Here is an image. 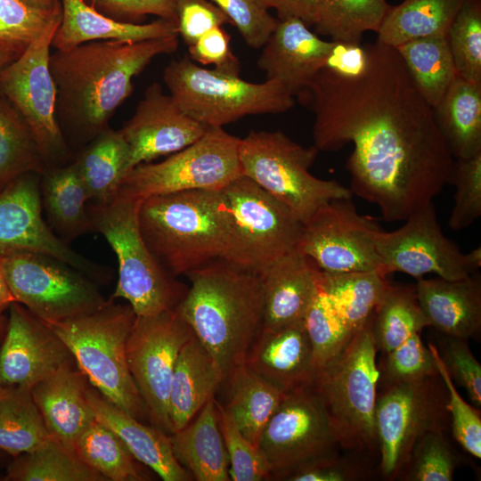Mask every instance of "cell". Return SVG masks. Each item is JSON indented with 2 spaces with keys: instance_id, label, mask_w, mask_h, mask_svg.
Returning a JSON list of instances; mask_svg holds the SVG:
<instances>
[{
  "instance_id": "cell-1",
  "label": "cell",
  "mask_w": 481,
  "mask_h": 481,
  "mask_svg": "<svg viewBox=\"0 0 481 481\" xmlns=\"http://www.w3.org/2000/svg\"><path fill=\"white\" fill-rule=\"evenodd\" d=\"M363 46L361 74L324 66L300 92L314 115V145L335 151L353 143L349 189L385 221L404 222L449 184L454 159L396 48L377 40Z\"/></svg>"
},
{
  "instance_id": "cell-2",
  "label": "cell",
  "mask_w": 481,
  "mask_h": 481,
  "mask_svg": "<svg viewBox=\"0 0 481 481\" xmlns=\"http://www.w3.org/2000/svg\"><path fill=\"white\" fill-rule=\"evenodd\" d=\"M178 44L177 35L137 42L110 39L51 53L56 117L69 148L86 146L109 127L133 93L134 77L154 58L176 51Z\"/></svg>"
},
{
  "instance_id": "cell-3",
  "label": "cell",
  "mask_w": 481,
  "mask_h": 481,
  "mask_svg": "<svg viewBox=\"0 0 481 481\" xmlns=\"http://www.w3.org/2000/svg\"><path fill=\"white\" fill-rule=\"evenodd\" d=\"M191 288L176 306L224 376L243 364L263 327L264 303L258 274L216 259L186 274Z\"/></svg>"
},
{
  "instance_id": "cell-4",
  "label": "cell",
  "mask_w": 481,
  "mask_h": 481,
  "mask_svg": "<svg viewBox=\"0 0 481 481\" xmlns=\"http://www.w3.org/2000/svg\"><path fill=\"white\" fill-rule=\"evenodd\" d=\"M142 235L170 275L225 259L229 219L221 190H190L143 200L138 212Z\"/></svg>"
},
{
  "instance_id": "cell-5",
  "label": "cell",
  "mask_w": 481,
  "mask_h": 481,
  "mask_svg": "<svg viewBox=\"0 0 481 481\" xmlns=\"http://www.w3.org/2000/svg\"><path fill=\"white\" fill-rule=\"evenodd\" d=\"M135 317L128 303L116 304L109 298L92 313L45 323L64 342L90 384L114 405L140 420L148 416V412L126 359V342Z\"/></svg>"
},
{
  "instance_id": "cell-6",
  "label": "cell",
  "mask_w": 481,
  "mask_h": 481,
  "mask_svg": "<svg viewBox=\"0 0 481 481\" xmlns=\"http://www.w3.org/2000/svg\"><path fill=\"white\" fill-rule=\"evenodd\" d=\"M143 200L116 194L87 206L94 231L107 240L118 263V280L110 298H124L136 316H152L175 308L186 290L159 263L140 230Z\"/></svg>"
},
{
  "instance_id": "cell-7",
  "label": "cell",
  "mask_w": 481,
  "mask_h": 481,
  "mask_svg": "<svg viewBox=\"0 0 481 481\" xmlns=\"http://www.w3.org/2000/svg\"><path fill=\"white\" fill-rule=\"evenodd\" d=\"M371 321L372 317L340 353L317 370L313 384L338 432L340 447L360 453L378 449L374 411L379 371Z\"/></svg>"
},
{
  "instance_id": "cell-8",
  "label": "cell",
  "mask_w": 481,
  "mask_h": 481,
  "mask_svg": "<svg viewBox=\"0 0 481 481\" xmlns=\"http://www.w3.org/2000/svg\"><path fill=\"white\" fill-rule=\"evenodd\" d=\"M163 80L180 108L208 127H223L245 116L277 114L294 104V94L274 80L251 83L209 69L188 55L165 68Z\"/></svg>"
},
{
  "instance_id": "cell-9",
  "label": "cell",
  "mask_w": 481,
  "mask_h": 481,
  "mask_svg": "<svg viewBox=\"0 0 481 481\" xmlns=\"http://www.w3.org/2000/svg\"><path fill=\"white\" fill-rule=\"evenodd\" d=\"M318 152L314 145L302 146L279 130L250 131L239 143L242 175L286 205L303 224L330 200L353 197L338 181L309 172Z\"/></svg>"
},
{
  "instance_id": "cell-10",
  "label": "cell",
  "mask_w": 481,
  "mask_h": 481,
  "mask_svg": "<svg viewBox=\"0 0 481 481\" xmlns=\"http://www.w3.org/2000/svg\"><path fill=\"white\" fill-rule=\"evenodd\" d=\"M221 191L229 219L224 260L257 273L297 248L303 224L257 183L241 175Z\"/></svg>"
},
{
  "instance_id": "cell-11",
  "label": "cell",
  "mask_w": 481,
  "mask_h": 481,
  "mask_svg": "<svg viewBox=\"0 0 481 481\" xmlns=\"http://www.w3.org/2000/svg\"><path fill=\"white\" fill-rule=\"evenodd\" d=\"M4 274L16 302L44 322L92 313L107 300L97 282L52 256L0 247Z\"/></svg>"
},
{
  "instance_id": "cell-12",
  "label": "cell",
  "mask_w": 481,
  "mask_h": 481,
  "mask_svg": "<svg viewBox=\"0 0 481 481\" xmlns=\"http://www.w3.org/2000/svg\"><path fill=\"white\" fill-rule=\"evenodd\" d=\"M240 138L223 127L204 135L158 163H141L125 176L117 194L143 200L190 190H221L241 175Z\"/></svg>"
},
{
  "instance_id": "cell-13",
  "label": "cell",
  "mask_w": 481,
  "mask_h": 481,
  "mask_svg": "<svg viewBox=\"0 0 481 481\" xmlns=\"http://www.w3.org/2000/svg\"><path fill=\"white\" fill-rule=\"evenodd\" d=\"M61 20L50 25L0 71V94L29 126L48 168L74 159L57 120V92L49 64L52 39Z\"/></svg>"
},
{
  "instance_id": "cell-14",
  "label": "cell",
  "mask_w": 481,
  "mask_h": 481,
  "mask_svg": "<svg viewBox=\"0 0 481 481\" xmlns=\"http://www.w3.org/2000/svg\"><path fill=\"white\" fill-rule=\"evenodd\" d=\"M436 376L387 383L377 395L374 424L384 478L399 476L425 433L444 428L447 399L434 381Z\"/></svg>"
},
{
  "instance_id": "cell-15",
  "label": "cell",
  "mask_w": 481,
  "mask_h": 481,
  "mask_svg": "<svg viewBox=\"0 0 481 481\" xmlns=\"http://www.w3.org/2000/svg\"><path fill=\"white\" fill-rule=\"evenodd\" d=\"M338 447V432L313 385L286 394L258 441L271 477L277 479L310 461L337 454Z\"/></svg>"
},
{
  "instance_id": "cell-16",
  "label": "cell",
  "mask_w": 481,
  "mask_h": 481,
  "mask_svg": "<svg viewBox=\"0 0 481 481\" xmlns=\"http://www.w3.org/2000/svg\"><path fill=\"white\" fill-rule=\"evenodd\" d=\"M193 335L177 307L136 316L126 342L129 371L155 427L171 434L170 383L183 346Z\"/></svg>"
},
{
  "instance_id": "cell-17",
  "label": "cell",
  "mask_w": 481,
  "mask_h": 481,
  "mask_svg": "<svg viewBox=\"0 0 481 481\" xmlns=\"http://www.w3.org/2000/svg\"><path fill=\"white\" fill-rule=\"evenodd\" d=\"M380 230L374 218L359 214L352 198L334 199L303 224L296 249L324 272L382 273L376 249Z\"/></svg>"
},
{
  "instance_id": "cell-18",
  "label": "cell",
  "mask_w": 481,
  "mask_h": 481,
  "mask_svg": "<svg viewBox=\"0 0 481 481\" xmlns=\"http://www.w3.org/2000/svg\"><path fill=\"white\" fill-rule=\"evenodd\" d=\"M392 232L380 230L376 249L387 276L395 272L416 279L427 273L448 281L473 273L457 244L443 232L433 202L418 209Z\"/></svg>"
},
{
  "instance_id": "cell-19",
  "label": "cell",
  "mask_w": 481,
  "mask_h": 481,
  "mask_svg": "<svg viewBox=\"0 0 481 481\" xmlns=\"http://www.w3.org/2000/svg\"><path fill=\"white\" fill-rule=\"evenodd\" d=\"M41 175L24 174L0 192V247L27 249L58 258L95 282L111 279V270L75 251L43 217Z\"/></svg>"
},
{
  "instance_id": "cell-20",
  "label": "cell",
  "mask_w": 481,
  "mask_h": 481,
  "mask_svg": "<svg viewBox=\"0 0 481 481\" xmlns=\"http://www.w3.org/2000/svg\"><path fill=\"white\" fill-rule=\"evenodd\" d=\"M0 342V386H27L74 363L64 342L24 306L13 302ZM76 363V362H75Z\"/></svg>"
},
{
  "instance_id": "cell-21",
  "label": "cell",
  "mask_w": 481,
  "mask_h": 481,
  "mask_svg": "<svg viewBox=\"0 0 481 481\" xmlns=\"http://www.w3.org/2000/svg\"><path fill=\"white\" fill-rule=\"evenodd\" d=\"M208 128L185 113L159 83H152L119 130L128 145L131 170L181 151L200 139Z\"/></svg>"
},
{
  "instance_id": "cell-22",
  "label": "cell",
  "mask_w": 481,
  "mask_h": 481,
  "mask_svg": "<svg viewBox=\"0 0 481 481\" xmlns=\"http://www.w3.org/2000/svg\"><path fill=\"white\" fill-rule=\"evenodd\" d=\"M244 363L284 394L312 386L317 368L304 319L276 329L262 328Z\"/></svg>"
},
{
  "instance_id": "cell-23",
  "label": "cell",
  "mask_w": 481,
  "mask_h": 481,
  "mask_svg": "<svg viewBox=\"0 0 481 481\" xmlns=\"http://www.w3.org/2000/svg\"><path fill=\"white\" fill-rule=\"evenodd\" d=\"M334 45L335 41L321 39L300 19H278L261 47L257 66L266 79L279 82L296 94L326 65Z\"/></svg>"
},
{
  "instance_id": "cell-24",
  "label": "cell",
  "mask_w": 481,
  "mask_h": 481,
  "mask_svg": "<svg viewBox=\"0 0 481 481\" xmlns=\"http://www.w3.org/2000/svg\"><path fill=\"white\" fill-rule=\"evenodd\" d=\"M88 382L74 362L61 366L31 387L49 435L71 450L95 419L87 400Z\"/></svg>"
},
{
  "instance_id": "cell-25",
  "label": "cell",
  "mask_w": 481,
  "mask_h": 481,
  "mask_svg": "<svg viewBox=\"0 0 481 481\" xmlns=\"http://www.w3.org/2000/svg\"><path fill=\"white\" fill-rule=\"evenodd\" d=\"M319 268L297 249L267 265L258 274L264 303V329L304 319L316 289Z\"/></svg>"
},
{
  "instance_id": "cell-26",
  "label": "cell",
  "mask_w": 481,
  "mask_h": 481,
  "mask_svg": "<svg viewBox=\"0 0 481 481\" xmlns=\"http://www.w3.org/2000/svg\"><path fill=\"white\" fill-rule=\"evenodd\" d=\"M420 307L428 325L445 336L469 339L481 330L480 276L448 281L440 277L417 279L414 286Z\"/></svg>"
},
{
  "instance_id": "cell-27",
  "label": "cell",
  "mask_w": 481,
  "mask_h": 481,
  "mask_svg": "<svg viewBox=\"0 0 481 481\" xmlns=\"http://www.w3.org/2000/svg\"><path fill=\"white\" fill-rule=\"evenodd\" d=\"M94 418L111 429L131 454L164 481L191 480L189 472L173 452L170 435L157 427L147 426L107 400L95 388L87 391Z\"/></svg>"
},
{
  "instance_id": "cell-28",
  "label": "cell",
  "mask_w": 481,
  "mask_h": 481,
  "mask_svg": "<svg viewBox=\"0 0 481 481\" xmlns=\"http://www.w3.org/2000/svg\"><path fill=\"white\" fill-rule=\"evenodd\" d=\"M224 376L218 363L193 334L181 348L170 383L171 434L184 428L211 398Z\"/></svg>"
},
{
  "instance_id": "cell-29",
  "label": "cell",
  "mask_w": 481,
  "mask_h": 481,
  "mask_svg": "<svg viewBox=\"0 0 481 481\" xmlns=\"http://www.w3.org/2000/svg\"><path fill=\"white\" fill-rule=\"evenodd\" d=\"M60 1L61 20L52 39V47L58 51H68L92 41L137 42L178 36L177 24L173 20L158 19L150 23H124L102 15L84 0Z\"/></svg>"
},
{
  "instance_id": "cell-30",
  "label": "cell",
  "mask_w": 481,
  "mask_h": 481,
  "mask_svg": "<svg viewBox=\"0 0 481 481\" xmlns=\"http://www.w3.org/2000/svg\"><path fill=\"white\" fill-rule=\"evenodd\" d=\"M177 461L197 481H229V458L215 397L183 428L170 434Z\"/></svg>"
},
{
  "instance_id": "cell-31",
  "label": "cell",
  "mask_w": 481,
  "mask_h": 481,
  "mask_svg": "<svg viewBox=\"0 0 481 481\" xmlns=\"http://www.w3.org/2000/svg\"><path fill=\"white\" fill-rule=\"evenodd\" d=\"M40 192L47 224L59 238L69 243L94 231L88 195L73 160L46 169L40 177Z\"/></svg>"
},
{
  "instance_id": "cell-32",
  "label": "cell",
  "mask_w": 481,
  "mask_h": 481,
  "mask_svg": "<svg viewBox=\"0 0 481 481\" xmlns=\"http://www.w3.org/2000/svg\"><path fill=\"white\" fill-rule=\"evenodd\" d=\"M433 112L453 159L481 152V83L458 76Z\"/></svg>"
},
{
  "instance_id": "cell-33",
  "label": "cell",
  "mask_w": 481,
  "mask_h": 481,
  "mask_svg": "<svg viewBox=\"0 0 481 481\" xmlns=\"http://www.w3.org/2000/svg\"><path fill=\"white\" fill-rule=\"evenodd\" d=\"M73 161L94 204L110 201L129 167V149L120 130L110 126L84 146Z\"/></svg>"
},
{
  "instance_id": "cell-34",
  "label": "cell",
  "mask_w": 481,
  "mask_h": 481,
  "mask_svg": "<svg viewBox=\"0 0 481 481\" xmlns=\"http://www.w3.org/2000/svg\"><path fill=\"white\" fill-rule=\"evenodd\" d=\"M224 406L240 433L258 447L260 435L286 394L264 379L245 363L234 368Z\"/></svg>"
},
{
  "instance_id": "cell-35",
  "label": "cell",
  "mask_w": 481,
  "mask_h": 481,
  "mask_svg": "<svg viewBox=\"0 0 481 481\" xmlns=\"http://www.w3.org/2000/svg\"><path fill=\"white\" fill-rule=\"evenodd\" d=\"M464 0H404L390 5L377 41L392 47L421 37L447 36Z\"/></svg>"
},
{
  "instance_id": "cell-36",
  "label": "cell",
  "mask_w": 481,
  "mask_h": 481,
  "mask_svg": "<svg viewBox=\"0 0 481 481\" xmlns=\"http://www.w3.org/2000/svg\"><path fill=\"white\" fill-rule=\"evenodd\" d=\"M381 272L329 273L319 269L317 281L354 332L373 316L391 284Z\"/></svg>"
},
{
  "instance_id": "cell-37",
  "label": "cell",
  "mask_w": 481,
  "mask_h": 481,
  "mask_svg": "<svg viewBox=\"0 0 481 481\" xmlns=\"http://www.w3.org/2000/svg\"><path fill=\"white\" fill-rule=\"evenodd\" d=\"M50 437L31 387L0 386V450L14 458Z\"/></svg>"
},
{
  "instance_id": "cell-38",
  "label": "cell",
  "mask_w": 481,
  "mask_h": 481,
  "mask_svg": "<svg viewBox=\"0 0 481 481\" xmlns=\"http://www.w3.org/2000/svg\"><path fill=\"white\" fill-rule=\"evenodd\" d=\"M396 50L420 92L434 108L458 77L446 36L417 38Z\"/></svg>"
},
{
  "instance_id": "cell-39",
  "label": "cell",
  "mask_w": 481,
  "mask_h": 481,
  "mask_svg": "<svg viewBox=\"0 0 481 481\" xmlns=\"http://www.w3.org/2000/svg\"><path fill=\"white\" fill-rule=\"evenodd\" d=\"M6 481H107L73 450L52 436L33 451L13 458Z\"/></svg>"
},
{
  "instance_id": "cell-40",
  "label": "cell",
  "mask_w": 481,
  "mask_h": 481,
  "mask_svg": "<svg viewBox=\"0 0 481 481\" xmlns=\"http://www.w3.org/2000/svg\"><path fill=\"white\" fill-rule=\"evenodd\" d=\"M316 34L332 41L360 44L368 31L378 32L390 4L387 0H314Z\"/></svg>"
},
{
  "instance_id": "cell-41",
  "label": "cell",
  "mask_w": 481,
  "mask_h": 481,
  "mask_svg": "<svg viewBox=\"0 0 481 481\" xmlns=\"http://www.w3.org/2000/svg\"><path fill=\"white\" fill-rule=\"evenodd\" d=\"M73 451L107 481L150 479L121 439L96 419L77 438Z\"/></svg>"
},
{
  "instance_id": "cell-42",
  "label": "cell",
  "mask_w": 481,
  "mask_h": 481,
  "mask_svg": "<svg viewBox=\"0 0 481 481\" xmlns=\"http://www.w3.org/2000/svg\"><path fill=\"white\" fill-rule=\"evenodd\" d=\"M48 169L24 118L0 94V192L19 176Z\"/></svg>"
},
{
  "instance_id": "cell-43",
  "label": "cell",
  "mask_w": 481,
  "mask_h": 481,
  "mask_svg": "<svg viewBox=\"0 0 481 481\" xmlns=\"http://www.w3.org/2000/svg\"><path fill=\"white\" fill-rule=\"evenodd\" d=\"M429 326L411 286L391 284L371 321L377 350L387 354Z\"/></svg>"
},
{
  "instance_id": "cell-44",
  "label": "cell",
  "mask_w": 481,
  "mask_h": 481,
  "mask_svg": "<svg viewBox=\"0 0 481 481\" xmlns=\"http://www.w3.org/2000/svg\"><path fill=\"white\" fill-rule=\"evenodd\" d=\"M304 323L317 370L340 353L355 333L318 281Z\"/></svg>"
},
{
  "instance_id": "cell-45",
  "label": "cell",
  "mask_w": 481,
  "mask_h": 481,
  "mask_svg": "<svg viewBox=\"0 0 481 481\" xmlns=\"http://www.w3.org/2000/svg\"><path fill=\"white\" fill-rule=\"evenodd\" d=\"M446 37L458 76L481 83V0H464Z\"/></svg>"
},
{
  "instance_id": "cell-46",
  "label": "cell",
  "mask_w": 481,
  "mask_h": 481,
  "mask_svg": "<svg viewBox=\"0 0 481 481\" xmlns=\"http://www.w3.org/2000/svg\"><path fill=\"white\" fill-rule=\"evenodd\" d=\"M61 20V7L43 11L21 0H0V44L20 54L50 25Z\"/></svg>"
},
{
  "instance_id": "cell-47",
  "label": "cell",
  "mask_w": 481,
  "mask_h": 481,
  "mask_svg": "<svg viewBox=\"0 0 481 481\" xmlns=\"http://www.w3.org/2000/svg\"><path fill=\"white\" fill-rule=\"evenodd\" d=\"M456 464L444 428L433 429L417 441L402 472L410 481H451Z\"/></svg>"
},
{
  "instance_id": "cell-48",
  "label": "cell",
  "mask_w": 481,
  "mask_h": 481,
  "mask_svg": "<svg viewBox=\"0 0 481 481\" xmlns=\"http://www.w3.org/2000/svg\"><path fill=\"white\" fill-rule=\"evenodd\" d=\"M219 426L229 458L233 481H260L271 477V469L257 445L239 430L224 404L216 400Z\"/></svg>"
},
{
  "instance_id": "cell-49",
  "label": "cell",
  "mask_w": 481,
  "mask_h": 481,
  "mask_svg": "<svg viewBox=\"0 0 481 481\" xmlns=\"http://www.w3.org/2000/svg\"><path fill=\"white\" fill-rule=\"evenodd\" d=\"M449 184L455 187L448 224L454 231L469 227L481 216V152L454 159Z\"/></svg>"
},
{
  "instance_id": "cell-50",
  "label": "cell",
  "mask_w": 481,
  "mask_h": 481,
  "mask_svg": "<svg viewBox=\"0 0 481 481\" xmlns=\"http://www.w3.org/2000/svg\"><path fill=\"white\" fill-rule=\"evenodd\" d=\"M438 375L447 392L446 410L452 417L455 440L470 455L481 458L480 412L470 406L459 394L435 345L429 344Z\"/></svg>"
},
{
  "instance_id": "cell-51",
  "label": "cell",
  "mask_w": 481,
  "mask_h": 481,
  "mask_svg": "<svg viewBox=\"0 0 481 481\" xmlns=\"http://www.w3.org/2000/svg\"><path fill=\"white\" fill-rule=\"evenodd\" d=\"M383 378L387 383L420 380L438 375L430 349L415 333L386 354Z\"/></svg>"
},
{
  "instance_id": "cell-52",
  "label": "cell",
  "mask_w": 481,
  "mask_h": 481,
  "mask_svg": "<svg viewBox=\"0 0 481 481\" xmlns=\"http://www.w3.org/2000/svg\"><path fill=\"white\" fill-rule=\"evenodd\" d=\"M230 19L245 43L261 48L278 23V19L254 0H210Z\"/></svg>"
},
{
  "instance_id": "cell-53",
  "label": "cell",
  "mask_w": 481,
  "mask_h": 481,
  "mask_svg": "<svg viewBox=\"0 0 481 481\" xmlns=\"http://www.w3.org/2000/svg\"><path fill=\"white\" fill-rule=\"evenodd\" d=\"M468 339L446 336L439 353L452 379L462 386L476 404L481 406V365L473 355Z\"/></svg>"
},
{
  "instance_id": "cell-54",
  "label": "cell",
  "mask_w": 481,
  "mask_h": 481,
  "mask_svg": "<svg viewBox=\"0 0 481 481\" xmlns=\"http://www.w3.org/2000/svg\"><path fill=\"white\" fill-rule=\"evenodd\" d=\"M178 36L187 46L216 27L232 24L224 12L210 0H176Z\"/></svg>"
},
{
  "instance_id": "cell-55",
  "label": "cell",
  "mask_w": 481,
  "mask_h": 481,
  "mask_svg": "<svg viewBox=\"0 0 481 481\" xmlns=\"http://www.w3.org/2000/svg\"><path fill=\"white\" fill-rule=\"evenodd\" d=\"M102 15L119 22L142 24L149 15L176 22V0H84Z\"/></svg>"
},
{
  "instance_id": "cell-56",
  "label": "cell",
  "mask_w": 481,
  "mask_h": 481,
  "mask_svg": "<svg viewBox=\"0 0 481 481\" xmlns=\"http://www.w3.org/2000/svg\"><path fill=\"white\" fill-rule=\"evenodd\" d=\"M188 56L201 66H213V69L239 76L240 64L230 47V36L222 27H216L188 46Z\"/></svg>"
},
{
  "instance_id": "cell-57",
  "label": "cell",
  "mask_w": 481,
  "mask_h": 481,
  "mask_svg": "<svg viewBox=\"0 0 481 481\" xmlns=\"http://www.w3.org/2000/svg\"><path fill=\"white\" fill-rule=\"evenodd\" d=\"M364 469L356 462L339 459L338 454L310 461L289 474V481H352L362 479Z\"/></svg>"
},
{
  "instance_id": "cell-58",
  "label": "cell",
  "mask_w": 481,
  "mask_h": 481,
  "mask_svg": "<svg viewBox=\"0 0 481 481\" xmlns=\"http://www.w3.org/2000/svg\"><path fill=\"white\" fill-rule=\"evenodd\" d=\"M366 64V55L363 45L344 42H335L325 67L345 77H356Z\"/></svg>"
},
{
  "instance_id": "cell-59",
  "label": "cell",
  "mask_w": 481,
  "mask_h": 481,
  "mask_svg": "<svg viewBox=\"0 0 481 481\" xmlns=\"http://www.w3.org/2000/svg\"><path fill=\"white\" fill-rule=\"evenodd\" d=\"M261 7L277 12L279 20L298 18L307 26H313L314 20V0H254Z\"/></svg>"
},
{
  "instance_id": "cell-60",
  "label": "cell",
  "mask_w": 481,
  "mask_h": 481,
  "mask_svg": "<svg viewBox=\"0 0 481 481\" xmlns=\"http://www.w3.org/2000/svg\"><path fill=\"white\" fill-rule=\"evenodd\" d=\"M13 302L16 301L7 285L0 256V314H4Z\"/></svg>"
},
{
  "instance_id": "cell-61",
  "label": "cell",
  "mask_w": 481,
  "mask_h": 481,
  "mask_svg": "<svg viewBox=\"0 0 481 481\" xmlns=\"http://www.w3.org/2000/svg\"><path fill=\"white\" fill-rule=\"evenodd\" d=\"M23 3L30 7L43 10V11H53L61 8L60 0H21Z\"/></svg>"
},
{
  "instance_id": "cell-62",
  "label": "cell",
  "mask_w": 481,
  "mask_h": 481,
  "mask_svg": "<svg viewBox=\"0 0 481 481\" xmlns=\"http://www.w3.org/2000/svg\"><path fill=\"white\" fill-rule=\"evenodd\" d=\"M465 257L470 271L475 273L481 266V248L477 247L466 253Z\"/></svg>"
},
{
  "instance_id": "cell-63",
  "label": "cell",
  "mask_w": 481,
  "mask_h": 481,
  "mask_svg": "<svg viewBox=\"0 0 481 481\" xmlns=\"http://www.w3.org/2000/svg\"><path fill=\"white\" fill-rule=\"evenodd\" d=\"M20 54L11 48L0 44V71L7 64L14 61Z\"/></svg>"
},
{
  "instance_id": "cell-64",
  "label": "cell",
  "mask_w": 481,
  "mask_h": 481,
  "mask_svg": "<svg viewBox=\"0 0 481 481\" xmlns=\"http://www.w3.org/2000/svg\"><path fill=\"white\" fill-rule=\"evenodd\" d=\"M7 323V317L2 314H0V342L4 335Z\"/></svg>"
}]
</instances>
